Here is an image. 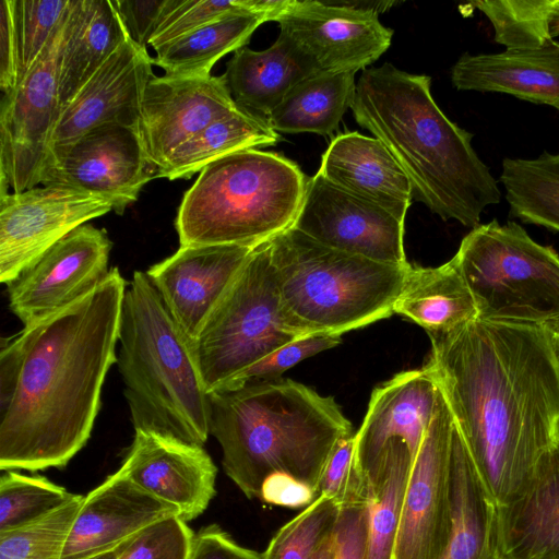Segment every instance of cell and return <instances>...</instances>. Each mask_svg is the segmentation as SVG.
<instances>
[{
	"label": "cell",
	"mask_w": 559,
	"mask_h": 559,
	"mask_svg": "<svg viewBox=\"0 0 559 559\" xmlns=\"http://www.w3.org/2000/svg\"><path fill=\"white\" fill-rule=\"evenodd\" d=\"M440 389L497 506L518 498L559 443V366L544 325L477 319L430 336Z\"/></svg>",
	"instance_id": "1"
},
{
	"label": "cell",
	"mask_w": 559,
	"mask_h": 559,
	"mask_svg": "<svg viewBox=\"0 0 559 559\" xmlns=\"http://www.w3.org/2000/svg\"><path fill=\"white\" fill-rule=\"evenodd\" d=\"M127 282L117 267L87 295L24 326L14 393L0 409V468H62L86 444L117 362Z\"/></svg>",
	"instance_id": "2"
},
{
	"label": "cell",
	"mask_w": 559,
	"mask_h": 559,
	"mask_svg": "<svg viewBox=\"0 0 559 559\" xmlns=\"http://www.w3.org/2000/svg\"><path fill=\"white\" fill-rule=\"evenodd\" d=\"M431 79L391 63L362 71L350 105L356 122L381 141L408 178L413 200L442 219L479 225L501 191L472 145L431 95Z\"/></svg>",
	"instance_id": "3"
},
{
	"label": "cell",
	"mask_w": 559,
	"mask_h": 559,
	"mask_svg": "<svg viewBox=\"0 0 559 559\" xmlns=\"http://www.w3.org/2000/svg\"><path fill=\"white\" fill-rule=\"evenodd\" d=\"M209 402L224 472L248 499H261L266 479L278 474L317 493L334 449L354 435L332 396L289 379L219 388Z\"/></svg>",
	"instance_id": "4"
},
{
	"label": "cell",
	"mask_w": 559,
	"mask_h": 559,
	"mask_svg": "<svg viewBox=\"0 0 559 559\" xmlns=\"http://www.w3.org/2000/svg\"><path fill=\"white\" fill-rule=\"evenodd\" d=\"M117 366L134 430L203 445L210 435L209 392L191 341L180 330L146 272L126 289Z\"/></svg>",
	"instance_id": "5"
},
{
	"label": "cell",
	"mask_w": 559,
	"mask_h": 559,
	"mask_svg": "<svg viewBox=\"0 0 559 559\" xmlns=\"http://www.w3.org/2000/svg\"><path fill=\"white\" fill-rule=\"evenodd\" d=\"M266 243L284 322L297 337L342 335L394 314L411 264L340 251L295 227Z\"/></svg>",
	"instance_id": "6"
},
{
	"label": "cell",
	"mask_w": 559,
	"mask_h": 559,
	"mask_svg": "<svg viewBox=\"0 0 559 559\" xmlns=\"http://www.w3.org/2000/svg\"><path fill=\"white\" fill-rule=\"evenodd\" d=\"M307 182L298 165L277 153L248 148L219 157L181 200L180 246L258 247L294 226Z\"/></svg>",
	"instance_id": "7"
},
{
	"label": "cell",
	"mask_w": 559,
	"mask_h": 559,
	"mask_svg": "<svg viewBox=\"0 0 559 559\" xmlns=\"http://www.w3.org/2000/svg\"><path fill=\"white\" fill-rule=\"evenodd\" d=\"M454 257L479 319L543 325L559 317V254L516 222L479 224Z\"/></svg>",
	"instance_id": "8"
},
{
	"label": "cell",
	"mask_w": 559,
	"mask_h": 559,
	"mask_svg": "<svg viewBox=\"0 0 559 559\" xmlns=\"http://www.w3.org/2000/svg\"><path fill=\"white\" fill-rule=\"evenodd\" d=\"M267 241L258 246L213 309L191 348L210 393L299 338L285 324Z\"/></svg>",
	"instance_id": "9"
},
{
	"label": "cell",
	"mask_w": 559,
	"mask_h": 559,
	"mask_svg": "<svg viewBox=\"0 0 559 559\" xmlns=\"http://www.w3.org/2000/svg\"><path fill=\"white\" fill-rule=\"evenodd\" d=\"M67 17L68 10L32 70L1 98L0 194L41 183L61 110L59 61Z\"/></svg>",
	"instance_id": "10"
},
{
	"label": "cell",
	"mask_w": 559,
	"mask_h": 559,
	"mask_svg": "<svg viewBox=\"0 0 559 559\" xmlns=\"http://www.w3.org/2000/svg\"><path fill=\"white\" fill-rule=\"evenodd\" d=\"M453 427L440 391L435 415L412 464L393 559H440L448 545L452 530Z\"/></svg>",
	"instance_id": "11"
},
{
	"label": "cell",
	"mask_w": 559,
	"mask_h": 559,
	"mask_svg": "<svg viewBox=\"0 0 559 559\" xmlns=\"http://www.w3.org/2000/svg\"><path fill=\"white\" fill-rule=\"evenodd\" d=\"M111 248L105 229L79 226L5 284L11 311L29 326L78 301L108 276Z\"/></svg>",
	"instance_id": "12"
},
{
	"label": "cell",
	"mask_w": 559,
	"mask_h": 559,
	"mask_svg": "<svg viewBox=\"0 0 559 559\" xmlns=\"http://www.w3.org/2000/svg\"><path fill=\"white\" fill-rule=\"evenodd\" d=\"M110 211L107 198L61 185L0 194L1 283L14 280L79 226Z\"/></svg>",
	"instance_id": "13"
},
{
	"label": "cell",
	"mask_w": 559,
	"mask_h": 559,
	"mask_svg": "<svg viewBox=\"0 0 559 559\" xmlns=\"http://www.w3.org/2000/svg\"><path fill=\"white\" fill-rule=\"evenodd\" d=\"M330 248L393 265H407L404 221L330 182L308 179L294 226Z\"/></svg>",
	"instance_id": "14"
},
{
	"label": "cell",
	"mask_w": 559,
	"mask_h": 559,
	"mask_svg": "<svg viewBox=\"0 0 559 559\" xmlns=\"http://www.w3.org/2000/svg\"><path fill=\"white\" fill-rule=\"evenodd\" d=\"M157 173L136 129L107 123L90 130L52 162L40 185H61L103 195L122 215Z\"/></svg>",
	"instance_id": "15"
},
{
	"label": "cell",
	"mask_w": 559,
	"mask_h": 559,
	"mask_svg": "<svg viewBox=\"0 0 559 559\" xmlns=\"http://www.w3.org/2000/svg\"><path fill=\"white\" fill-rule=\"evenodd\" d=\"M153 64L147 49L128 35L74 97L61 107L46 169L98 126L115 123L136 129L143 93L154 75Z\"/></svg>",
	"instance_id": "16"
},
{
	"label": "cell",
	"mask_w": 559,
	"mask_h": 559,
	"mask_svg": "<svg viewBox=\"0 0 559 559\" xmlns=\"http://www.w3.org/2000/svg\"><path fill=\"white\" fill-rule=\"evenodd\" d=\"M239 108L223 75L154 74L143 93L136 132L159 170L181 144Z\"/></svg>",
	"instance_id": "17"
},
{
	"label": "cell",
	"mask_w": 559,
	"mask_h": 559,
	"mask_svg": "<svg viewBox=\"0 0 559 559\" xmlns=\"http://www.w3.org/2000/svg\"><path fill=\"white\" fill-rule=\"evenodd\" d=\"M320 73L366 70L391 45L393 31L378 13L338 7L328 0H296L277 21Z\"/></svg>",
	"instance_id": "18"
},
{
	"label": "cell",
	"mask_w": 559,
	"mask_h": 559,
	"mask_svg": "<svg viewBox=\"0 0 559 559\" xmlns=\"http://www.w3.org/2000/svg\"><path fill=\"white\" fill-rule=\"evenodd\" d=\"M255 248L180 246L146 271L168 312L190 341L199 334Z\"/></svg>",
	"instance_id": "19"
},
{
	"label": "cell",
	"mask_w": 559,
	"mask_h": 559,
	"mask_svg": "<svg viewBox=\"0 0 559 559\" xmlns=\"http://www.w3.org/2000/svg\"><path fill=\"white\" fill-rule=\"evenodd\" d=\"M118 471L175 507L187 523L201 515L216 493L217 468L203 445L150 431L135 430Z\"/></svg>",
	"instance_id": "20"
},
{
	"label": "cell",
	"mask_w": 559,
	"mask_h": 559,
	"mask_svg": "<svg viewBox=\"0 0 559 559\" xmlns=\"http://www.w3.org/2000/svg\"><path fill=\"white\" fill-rule=\"evenodd\" d=\"M439 393L424 367L400 372L374 388L355 433V466L367 491L391 441L405 442L415 459L435 415Z\"/></svg>",
	"instance_id": "21"
},
{
	"label": "cell",
	"mask_w": 559,
	"mask_h": 559,
	"mask_svg": "<svg viewBox=\"0 0 559 559\" xmlns=\"http://www.w3.org/2000/svg\"><path fill=\"white\" fill-rule=\"evenodd\" d=\"M178 510L135 485L119 471L87 493L61 559H94L112 552Z\"/></svg>",
	"instance_id": "22"
},
{
	"label": "cell",
	"mask_w": 559,
	"mask_h": 559,
	"mask_svg": "<svg viewBox=\"0 0 559 559\" xmlns=\"http://www.w3.org/2000/svg\"><path fill=\"white\" fill-rule=\"evenodd\" d=\"M450 75L459 91L504 93L559 111V41L556 40L536 49L464 52Z\"/></svg>",
	"instance_id": "23"
},
{
	"label": "cell",
	"mask_w": 559,
	"mask_h": 559,
	"mask_svg": "<svg viewBox=\"0 0 559 559\" xmlns=\"http://www.w3.org/2000/svg\"><path fill=\"white\" fill-rule=\"evenodd\" d=\"M319 173L338 188L405 222L413 201L412 186L378 139L358 132L337 135L322 155Z\"/></svg>",
	"instance_id": "24"
},
{
	"label": "cell",
	"mask_w": 559,
	"mask_h": 559,
	"mask_svg": "<svg viewBox=\"0 0 559 559\" xmlns=\"http://www.w3.org/2000/svg\"><path fill=\"white\" fill-rule=\"evenodd\" d=\"M500 559H559V443L526 489L497 506Z\"/></svg>",
	"instance_id": "25"
},
{
	"label": "cell",
	"mask_w": 559,
	"mask_h": 559,
	"mask_svg": "<svg viewBox=\"0 0 559 559\" xmlns=\"http://www.w3.org/2000/svg\"><path fill=\"white\" fill-rule=\"evenodd\" d=\"M320 72L310 57L280 32L265 50L235 51L222 75L239 107L267 119L296 84Z\"/></svg>",
	"instance_id": "26"
},
{
	"label": "cell",
	"mask_w": 559,
	"mask_h": 559,
	"mask_svg": "<svg viewBox=\"0 0 559 559\" xmlns=\"http://www.w3.org/2000/svg\"><path fill=\"white\" fill-rule=\"evenodd\" d=\"M393 311L420 325L429 337L452 333L479 319L455 257L436 267L411 265Z\"/></svg>",
	"instance_id": "27"
},
{
	"label": "cell",
	"mask_w": 559,
	"mask_h": 559,
	"mask_svg": "<svg viewBox=\"0 0 559 559\" xmlns=\"http://www.w3.org/2000/svg\"><path fill=\"white\" fill-rule=\"evenodd\" d=\"M452 530L440 559H500L497 504L455 425L451 443Z\"/></svg>",
	"instance_id": "28"
},
{
	"label": "cell",
	"mask_w": 559,
	"mask_h": 559,
	"mask_svg": "<svg viewBox=\"0 0 559 559\" xmlns=\"http://www.w3.org/2000/svg\"><path fill=\"white\" fill-rule=\"evenodd\" d=\"M127 37L112 0H70L59 61L61 107Z\"/></svg>",
	"instance_id": "29"
},
{
	"label": "cell",
	"mask_w": 559,
	"mask_h": 559,
	"mask_svg": "<svg viewBox=\"0 0 559 559\" xmlns=\"http://www.w3.org/2000/svg\"><path fill=\"white\" fill-rule=\"evenodd\" d=\"M70 0H2L0 88H14L32 70L61 24Z\"/></svg>",
	"instance_id": "30"
},
{
	"label": "cell",
	"mask_w": 559,
	"mask_h": 559,
	"mask_svg": "<svg viewBox=\"0 0 559 559\" xmlns=\"http://www.w3.org/2000/svg\"><path fill=\"white\" fill-rule=\"evenodd\" d=\"M355 73H320L296 84L267 117L277 133L331 134L350 108Z\"/></svg>",
	"instance_id": "31"
},
{
	"label": "cell",
	"mask_w": 559,
	"mask_h": 559,
	"mask_svg": "<svg viewBox=\"0 0 559 559\" xmlns=\"http://www.w3.org/2000/svg\"><path fill=\"white\" fill-rule=\"evenodd\" d=\"M280 139L266 118L240 107L176 148L159 168L157 178L189 179L219 157L237 151L274 145Z\"/></svg>",
	"instance_id": "32"
},
{
	"label": "cell",
	"mask_w": 559,
	"mask_h": 559,
	"mask_svg": "<svg viewBox=\"0 0 559 559\" xmlns=\"http://www.w3.org/2000/svg\"><path fill=\"white\" fill-rule=\"evenodd\" d=\"M265 17L247 10L234 12L158 48L153 63L174 76L209 75L225 55L245 47Z\"/></svg>",
	"instance_id": "33"
},
{
	"label": "cell",
	"mask_w": 559,
	"mask_h": 559,
	"mask_svg": "<svg viewBox=\"0 0 559 559\" xmlns=\"http://www.w3.org/2000/svg\"><path fill=\"white\" fill-rule=\"evenodd\" d=\"M413 461L405 442L393 440L385 447L376 476L367 491L364 559H393Z\"/></svg>",
	"instance_id": "34"
},
{
	"label": "cell",
	"mask_w": 559,
	"mask_h": 559,
	"mask_svg": "<svg viewBox=\"0 0 559 559\" xmlns=\"http://www.w3.org/2000/svg\"><path fill=\"white\" fill-rule=\"evenodd\" d=\"M500 182L511 216L559 233V153L502 160Z\"/></svg>",
	"instance_id": "35"
},
{
	"label": "cell",
	"mask_w": 559,
	"mask_h": 559,
	"mask_svg": "<svg viewBox=\"0 0 559 559\" xmlns=\"http://www.w3.org/2000/svg\"><path fill=\"white\" fill-rule=\"evenodd\" d=\"M472 5L492 24L507 49L540 48L559 35V0H488Z\"/></svg>",
	"instance_id": "36"
},
{
	"label": "cell",
	"mask_w": 559,
	"mask_h": 559,
	"mask_svg": "<svg viewBox=\"0 0 559 559\" xmlns=\"http://www.w3.org/2000/svg\"><path fill=\"white\" fill-rule=\"evenodd\" d=\"M84 497L17 528L0 533V559H61Z\"/></svg>",
	"instance_id": "37"
},
{
	"label": "cell",
	"mask_w": 559,
	"mask_h": 559,
	"mask_svg": "<svg viewBox=\"0 0 559 559\" xmlns=\"http://www.w3.org/2000/svg\"><path fill=\"white\" fill-rule=\"evenodd\" d=\"M342 507L318 496L272 537L263 559H317L323 545L336 531Z\"/></svg>",
	"instance_id": "38"
},
{
	"label": "cell",
	"mask_w": 559,
	"mask_h": 559,
	"mask_svg": "<svg viewBox=\"0 0 559 559\" xmlns=\"http://www.w3.org/2000/svg\"><path fill=\"white\" fill-rule=\"evenodd\" d=\"M74 497L44 476L3 471L0 477V533L25 525Z\"/></svg>",
	"instance_id": "39"
},
{
	"label": "cell",
	"mask_w": 559,
	"mask_h": 559,
	"mask_svg": "<svg viewBox=\"0 0 559 559\" xmlns=\"http://www.w3.org/2000/svg\"><path fill=\"white\" fill-rule=\"evenodd\" d=\"M193 538L187 522L170 516L123 545L117 559H189Z\"/></svg>",
	"instance_id": "40"
},
{
	"label": "cell",
	"mask_w": 559,
	"mask_h": 559,
	"mask_svg": "<svg viewBox=\"0 0 559 559\" xmlns=\"http://www.w3.org/2000/svg\"><path fill=\"white\" fill-rule=\"evenodd\" d=\"M246 10L239 0H176L153 34L148 46L155 51L224 15Z\"/></svg>",
	"instance_id": "41"
},
{
	"label": "cell",
	"mask_w": 559,
	"mask_h": 559,
	"mask_svg": "<svg viewBox=\"0 0 559 559\" xmlns=\"http://www.w3.org/2000/svg\"><path fill=\"white\" fill-rule=\"evenodd\" d=\"M355 433L338 442L321 475L317 493L341 507L366 501L367 488L355 466Z\"/></svg>",
	"instance_id": "42"
},
{
	"label": "cell",
	"mask_w": 559,
	"mask_h": 559,
	"mask_svg": "<svg viewBox=\"0 0 559 559\" xmlns=\"http://www.w3.org/2000/svg\"><path fill=\"white\" fill-rule=\"evenodd\" d=\"M341 342V335L326 334L296 338L278 347L221 388L239 385L249 381L275 380L304 359L337 346Z\"/></svg>",
	"instance_id": "43"
},
{
	"label": "cell",
	"mask_w": 559,
	"mask_h": 559,
	"mask_svg": "<svg viewBox=\"0 0 559 559\" xmlns=\"http://www.w3.org/2000/svg\"><path fill=\"white\" fill-rule=\"evenodd\" d=\"M176 0H112L128 35L145 47Z\"/></svg>",
	"instance_id": "44"
},
{
	"label": "cell",
	"mask_w": 559,
	"mask_h": 559,
	"mask_svg": "<svg viewBox=\"0 0 559 559\" xmlns=\"http://www.w3.org/2000/svg\"><path fill=\"white\" fill-rule=\"evenodd\" d=\"M366 535V501L343 506L334 536V559H364Z\"/></svg>",
	"instance_id": "45"
},
{
	"label": "cell",
	"mask_w": 559,
	"mask_h": 559,
	"mask_svg": "<svg viewBox=\"0 0 559 559\" xmlns=\"http://www.w3.org/2000/svg\"><path fill=\"white\" fill-rule=\"evenodd\" d=\"M189 559H263V555L239 545L216 524L194 534Z\"/></svg>",
	"instance_id": "46"
},
{
	"label": "cell",
	"mask_w": 559,
	"mask_h": 559,
	"mask_svg": "<svg viewBox=\"0 0 559 559\" xmlns=\"http://www.w3.org/2000/svg\"><path fill=\"white\" fill-rule=\"evenodd\" d=\"M317 498V493L308 486L295 480L287 475H273L263 485L262 501L298 508L309 506Z\"/></svg>",
	"instance_id": "47"
},
{
	"label": "cell",
	"mask_w": 559,
	"mask_h": 559,
	"mask_svg": "<svg viewBox=\"0 0 559 559\" xmlns=\"http://www.w3.org/2000/svg\"><path fill=\"white\" fill-rule=\"evenodd\" d=\"M296 0H239L243 9L261 14L267 21H278L295 3Z\"/></svg>",
	"instance_id": "48"
},
{
	"label": "cell",
	"mask_w": 559,
	"mask_h": 559,
	"mask_svg": "<svg viewBox=\"0 0 559 559\" xmlns=\"http://www.w3.org/2000/svg\"><path fill=\"white\" fill-rule=\"evenodd\" d=\"M330 3L359 11H370L381 13L389 10L391 7L396 5V1H380V0H328Z\"/></svg>",
	"instance_id": "49"
},
{
	"label": "cell",
	"mask_w": 559,
	"mask_h": 559,
	"mask_svg": "<svg viewBox=\"0 0 559 559\" xmlns=\"http://www.w3.org/2000/svg\"><path fill=\"white\" fill-rule=\"evenodd\" d=\"M335 536V534H334ZM334 536L329 539L321 548L317 559H334L335 555V539Z\"/></svg>",
	"instance_id": "50"
},
{
	"label": "cell",
	"mask_w": 559,
	"mask_h": 559,
	"mask_svg": "<svg viewBox=\"0 0 559 559\" xmlns=\"http://www.w3.org/2000/svg\"><path fill=\"white\" fill-rule=\"evenodd\" d=\"M543 325L552 336H559V317L548 320Z\"/></svg>",
	"instance_id": "51"
},
{
	"label": "cell",
	"mask_w": 559,
	"mask_h": 559,
	"mask_svg": "<svg viewBox=\"0 0 559 559\" xmlns=\"http://www.w3.org/2000/svg\"><path fill=\"white\" fill-rule=\"evenodd\" d=\"M126 545V544H124ZM123 546H121L119 549L112 551V552H109V554H106V555H103V556H99V557H96L94 559H117L118 558V555L121 550Z\"/></svg>",
	"instance_id": "52"
},
{
	"label": "cell",
	"mask_w": 559,
	"mask_h": 559,
	"mask_svg": "<svg viewBox=\"0 0 559 559\" xmlns=\"http://www.w3.org/2000/svg\"><path fill=\"white\" fill-rule=\"evenodd\" d=\"M554 349L559 366V336H552Z\"/></svg>",
	"instance_id": "53"
}]
</instances>
